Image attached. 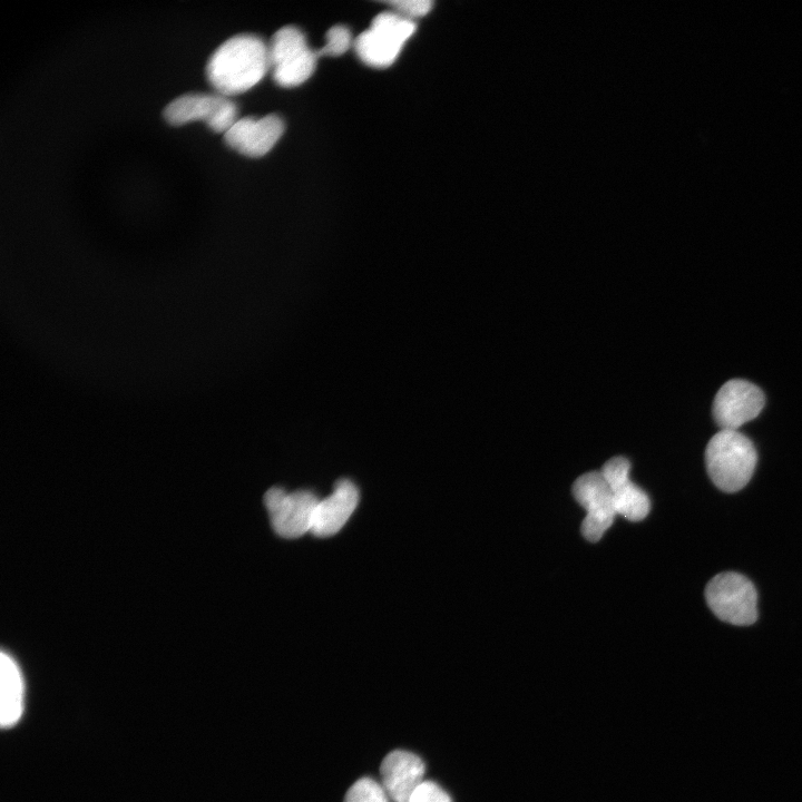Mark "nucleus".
<instances>
[{"instance_id":"nucleus-1","label":"nucleus","mask_w":802,"mask_h":802,"mask_svg":"<svg viewBox=\"0 0 802 802\" xmlns=\"http://www.w3.org/2000/svg\"><path fill=\"white\" fill-rule=\"evenodd\" d=\"M270 69L268 48L254 35L224 41L206 63V78L217 94L233 96L257 85Z\"/></svg>"},{"instance_id":"nucleus-2","label":"nucleus","mask_w":802,"mask_h":802,"mask_svg":"<svg viewBox=\"0 0 802 802\" xmlns=\"http://www.w3.org/2000/svg\"><path fill=\"white\" fill-rule=\"evenodd\" d=\"M753 442L739 430H720L705 449V464L713 483L725 492L744 488L755 470Z\"/></svg>"},{"instance_id":"nucleus-3","label":"nucleus","mask_w":802,"mask_h":802,"mask_svg":"<svg viewBox=\"0 0 802 802\" xmlns=\"http://www.w3.org/2000/svg\"><path fill=\"white\" fill-rule=\"evenodd\" d=\"M414 31L413 20L394 11L381 12L373 18L370 28L354 40V49L365 65L387 68L394 62Z\"/></svg>"},{"instance_id":"nucleus-4","label":"nucleus","mask_w":802,"mask_h":802,"mask_svg":"<svg viewBox=\"0 0 802 802\" xmlns=\"http://www.w3.org/2000/svg\"><path fill=\"white\" fill-rule=\"evenodd\" d=\"M267 48L270 69L278 86L296 87L313 75L317 51L307 46L306 38L299 28H281L274 33Z\"/></svg>"},{"instance_id":"nucleus-5","label":"nucleus","mask_w":802,"mask_h":802,"mask_svg":"<svg viewBox=\"0 0 802 802\" xmlns=\"http://www.w3.org/2000/svg\"><path fill=\"white\" fill-rule=\"evenodd\" d=\"M705 599L721 620L747 626L757 619V593L753 583L735 571L714 576L706 585Z\"/></svg>"},{"instance_id":"nucleus-6","label":"nucleus","mask_w":802,"mask_h":802,"mask_svg":"<svg viewBox=\"0 0 802 802\" xmlns=\"http://www.w3.org/2000/svg\"><path fill=\"white\" fill-rule=\"evenodd\" d=\"M165 120L172 126H183L196 120L207 127L225 134L238 120L237 107L221 94L189 92L170 101L163 111Z\"/></svg>"},{"instance_id":"nucleus-7","label":"nucleus","mask_w":802,"mask_h":802,"mask_svg":"<svg viewBox=\"0 0 802 802\" xmlns=\"http://www.w3.org/2000/svg\"><path fill=\"white\" fill-rule=\"evenodd\" d=\"M274 531L283 538H297L311 532L314 512L319 503L309 490L287 492L280 487L268 489L264 496Z\"/></svg>"},{"instance_id":"nucleus-8","label":"nucleus","mask_w":802,"mask_h":802,"mask_svg":"<svg viewBox=\"0 0 802 802\" xmlns=\"http://www.w3.org/2000/svg\"><path fill=\"white\" fill-rule=\"evenodd\" d=\"M573 495L587 512L580 527L583 536L590 542L600 540L617 516L610 488L602 471L579 476L573 485Z\"/></svg>"},{"instance_id":"nucleus-9","label":"nucleus","mask_w":802,"mask_h":802,"mask_svg":"<svg viewBox=\"0 0 802 802\" xmlns=\"http://www.w3.org/2000/svg\"><path fill=\"white\" fill-rule=\"evenodd\" d=\"M764 403L765 397L759 387L746 380L733 379L715 394L712 413L721 430H737L756 418Z\"/></svg>"},{"instance_id":"nucleus-10","label":"nucleus","mask_w":802,"mask_h":802,"mask_svg":"<svg viewBox=\"0 0 802 802\" xmlns=\"http://www.w3.org/2000/svg\"><path fill=\"white\" fill-rule=\"evenodd\" d=\"M284 131V121L276 115L262 118L244 117L224 134L226 145L247 157L267 154Z\"/></svg>"},{"instance_id":"nucleus-11","label":"nucleus","mask_w":802,"mask_h":802,"mask_svg":"<svg viewBox=\"0 0 802 802\" xmlns=\"http://www.w3.org/2000/svg\"><path fill=\"white\" fill-rule=\"evenodd\" d=\"M630 463L624 457H614L605 462L602 473L607 481L615 510L630 521H640L649 512L647 493L629 479Z\"/></svg>"},{"instance_id":"nucleus-12","label":"nucleus","mask_w":802,"mask_h":802,"mask_svg":"<svg viewBox=\"0 0 802 802\" xmlns=\"http://www.w3.org/2000/svg\"><path fill=\"white\" fill-rule=\"evenodd\" d=\"M426 765L421 757L403 750L385 755L380 766L382 786L393 802H409L424 781Z\"/></svg>"},{"instance_id":"nucleus-13","label":"nucleus","mask_w":802,"mask_h":802,"mask_svg":"<svg viewBox=\"0 0 802 802\" xmlns=\"http://www.w3.org/2000/svg\"><path fill=\"white\" fill-rule=\"evenodd\" d=\"M358 503V487L349 479L339 480L333 492L319 500L311 532L316 537L333 536L346 524Z\"/></svg>"},{"instance_id":"nucleus-14","label":"nucleus","mask_w":802,"mask_h":802,"mask_svg":"<svg viewBox=\"0 0 802 802\" xmlns=\"http://www.w3.org/2000/svg\"><path fill=\"white\" fill-rule=\"evenodd\" d=\"M25 684L21 671L14 658L1 653L0 659V722L1 726L12 727L23 712Z\"/></svg>"},{"instance_id":"nucleus-15","label":"nucleus","mask_w":802,"mask_h":802,"mask_svg":"<svg viewBox=\"0 0 802 802\" xmlns=\"http://www.w3.org/2000/svg\"><path fill=\"white\" fill-rule=\"evenodd\" d=\"M343 802H389V796L382 784L361 777L346 791Z\"/></svg>"},{"instance_id":"nucleus-16","label":"nucleus","mask_w":802,"mask_h":802,"mask_svg":"<svg viewBox=\"0 0 802 802\" xmlns=\"http://www.w3.org/2000/svg\"><path fill=\"white\" fill-rule=\"evenodd\" d=\"M325 45L317 51V56L343 55L352 43V35L344 26H334L325 35Z\"/></svg>"},{"instance_id":"nucleus-17","label":"nucleus","mask_w":802,"mask_h":802,"mask_svg":"<svg viewBox=\"0 0 802 802\" xmlns=\"http://www.w3.org/2000/svg\"><path fill=\"white\" fill-rule=\"evenodd\" d=\"M387 3L394 9V12L410 20L426 16L433 6L430 0H394Z\"/></svg>"},{"instance_id":"nucleus-18","label":"nucleus","mask_w":802,"mask_h":802,"mask_svg":"<svg viewBox=\"0 0 802 802\" xmlns=\"http://www.w3.org/2000/svg\"><path fill=\"white\" fill-rule=\"evenodd\" d=\"M409 802H452L449 794L437 783L423 781Z\"/></svg>"}]
</instances>
